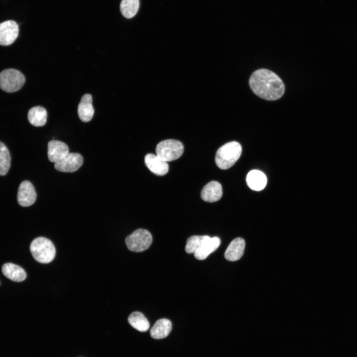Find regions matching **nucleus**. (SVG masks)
I'll return each mask as SVG.
<instances>
[{"instance_id":"1","label":"nucleus","mask_w":357,"mask_h":357,"mask_svg":"<svg viewBox=\"0 0 357 357\" xmlns=\"http://www.w3.org/2000/svg\"><path fill=\"white\" fill-rule=\"evenodd\" d=\"M249 84L255 94L268 101L279 99L285 92V85L282 79L267 69L254 71L249 78Z\"/></svg>"},{"instance_id":"2","label":"nucleus","mask_w":357,"mask_h":357,"mask_svg":"<svg viewBox=\"0 0 357 357\" xmlns=\"http://www.w3.org/2000/svg\"><path fill=\"white\" fill-rule=\"evenodd\" d=\"M241 152V146L237 141L225 144L218 149L216 153L217 166L222 170L231 168L239 158Z\"/></svg>"},{"instance_id":"3","label":"nucleus","mask_w":357,"mask_h":357,"mask_svg":"<svg viewBox=\"0 0 357 357\" xmlns=\"http://www.w3.org/2000/svg\"><path fill=\"white\" fill-rule=\"evenodd\" d=\"M30 250L34 258L44 264L52 261L56 252L53 243L44 237L35 238L30 244Z\"/></svg>"},{"instance_id":"4","label":"nucleus","mask_w":357,"mask_h":357,"mask_svg":"<svg viewBox=\"0 0 357 357\" xmlns=\"http://www.w3.org/2000/svg\"><path fill=\"white\" fill-rule=\"evenodd\" d=\"M25 82L24 75L19 70L8 68L0 73V88L8 92H15L21 88Z\"/></svg>"},{"instance_id":"5","label":"nucleus","mask_w":357,"mask_h":357,"mask_svg":"<svg viewBox=\"0 0 357 357\" xmlns=\"http://www.w3.org/2000/svg\"><path fill=\"white\" fill-rule=\"evenodd\" d=\"M183 150L180 141L171 139L161 141L156 147V155L166 162L177 160L181 156Z\"/></svg>"},{"instance_id":"6","label":"nucleus","mask_w":357,"mask_h":357,"mask_svg":"<svg viewBox=\"0 0 357 357\" xmlns=\"http://www.w3.org/2000/svg\"><path fill=\"white\" fill-rule=\"evenodd\" d=\"M125 241L129 250L139 252L150 247L152 242V236L148 230L139 229L127 236Z\"/></svg>"},{"instance_id":"7","label":"nucleus","mask_w":357,"mask_h":357,"mask_svg":"<svg viewBox=\"0 0 357 357\" xmlns=\"http://www.w3.org/2000/svg\"><path fill=\"white\" fill-rule=\"evenodd\" d=\"M83 158L77 153H68L60 160L55 163V168L60 172L72 173L82 165Z\"/></svg>"},{"instance_id":"8","label":"nucleus","mask_w":357,"mask_h":357,"mask_svg":"<svg viewBox=\"0 0 357 357\" xmlns=\"http://www.w3.org/2000/svg\"><path fill=\"white\" fill-rule=\"evenodd\" d=\"M19 33L18 24L13 20H7L0 23V45L8 46L12 44Z\"/></svg>"},{"instance_id":"9","label":"nucleus","mask_w":357,"mask_h":357,"mask_svg":"<svg viewBox=\"0 0 357 357\" xmlns=\"http://www.w3.org/2000/svg\"><path fill=\"white\" fill-rule=\"evenodd\" d=\"M36 192L33 184L28 180L22 181L17 192V201L23 207L32 205L36 201Z\"/></svg>"},{"instance_id":"10","label":"nucleus","mask_w":357,"mask_h":357,"mask_svg":"<svg viewBox=\"0 0 357 357\" xmlns=\"http://www.w3.org/2000/svg\"><path fill=\"white\" fill-rule=\"evenodd\" d=\"M144 162L148 169L157 176H164L169 171L167 162L157 155L147 154L144 157Z\"/></svg>"},{"instance_id":"11","label":"nucleus","mask_w":357,"mask_h":357,"mask_svg":"<svg viewBox=\"0 0 357 357\" xmlns=\"http://www.w3.org/2000/svg\"><path fill=\"white\" fill-rule=\"evenodd\" d=\"M69 153L67 145L59 140H51L48 144V157L49 161L56 163Z\"/></svg>"},{"instance_id":"12","label":"nucleus","mask_w":357,"mask_h":357,"mask_svg":"<svg viewBox=\"0 0 357 357\" xmlns=\"http://www.w3.org/2000/svg\"><path fill=\"white\" fill-rule=\"evenodd\" d=\"M223 189L221 184L216 181H211L207 183L201 192L202 199L208 202H214L220 199Z\"/></svg>"},{"instance_id":"13","label":"nucleus","mask_w":357,"mask_h":357,"mask_svg":"<svg viewBox=\"0 0 357 357\" xmlns=\"http://www.w3.org/2000/svg\"><path fill=\"white\" fill-rule=\"evenodd\" d=\"M94 114L92 95L85 94L82 96L78 106L79 118L83 122H88L92 119Z\"/></svg>"},{"instance_id":"14","label":"nucleus","mask_w":357,"mask_h":357,"mask_svg":"<svg viewBox=\"0 0 357 357\" xmlns=\"http://www.w3.org/2000/svg\"><path fill=\"white\" fill-rule=\"evenodd\" d=\"M244 248V240L241 238H237L233 240L228 246L225 252V257L229 261H237L242 256Z\"/></svg>"},{"instance_id":"15","label":"nucleus","mask_w":357,"mask_h":357,"mask_svg":"<svg viewBox=\"0 0 357 357\" xmlns=\"http://www.w3.org/2000/svg\"><path fill=\"white\" fill-rule=\"evenodd\" d=\"M221 240L217 237L210 238L206 240L194 253L195 257L198 260H204L215 251L219 246Z\"/></svg>"},{"instance_id":"16","label":"nucleus","mask_w":357,"mask_h":357,"mask_svg":"<svg viewBox=\"0 0 357 357\" xmlns=\"http://www.w3.org/2000/svg\"><path fill=\"white\" fill-rule=\"evenodd\" d=\"M1 271L4 276L14 282H22L26 278L25 270L20 266L11 263L3 264Z\"/></svg>"},{"instance_id":"17","label":"nucleus","mask_w":357,"mask_h":357,"mask_svg":"<svg viewBox=\"0 0 357 357\" xmlns=\"http://www.w3.org/2000/svg\"><path fill=\"white\" fill-rule=\"evenodd\" d=\"M246 180L248 186L252 190L260 191L263 189L267 183L265 174L256 170L250 171L247 175Z\"/></svg>"},{"instance_id":"18","label":"nucleus","mask_w":357,"mask_h":357,"mask_svg":"<svg viewBox=\"0 0 357 357\" xmlns=\"http://www.w3.org/2000/svg\"><path fill=\"white\" fill-rule=\"evenodd\" d=\"M172 325L168 319L162 318L157 320L150 329V335L155 339L166 337L171 332Z\"/></svg>"},{"instance_id":"19","label":"nucleus","mask_w":357,"mask_h":357,"mask_svg":"<svg viewBox=\"0 0 357 357\" xmlns=\"http://www.w3.org/2000/svg\"><path fill=\"white\" fill-rule=\"evenodd\" d=\"M28 119L29 122L35 126H44L47 119V111L41 106L34 107L28 112Z\"/></svg>"},{"instance_id":"20","label":"nucleus","mask_w":357,"mask_h":357,"mask_svg":"<svg viewBox=\"0 0 357 357\" xmlns=\"http://www.w3.org/2000/svg\"><path fill=\"white\" fill-rule=\"evenodd\" d=\"M128 321L132 327L140 332H146L150 327L148 320L139 311L131 313L128 316Z\"/></svg>"},{"instance_id":"21","label":"nucleus","mask_w":357,"mask_h":357,"mask_svg":"<svg viewBox=\"0 0 357 357\" xmlns=\"http://www.w3.org/2000/svg\"><path fill=\"white\" fill-rule=\"evenodd\" d=\"M139 7V0H121L120 4L121 13L126 18H131L134 16Z\"/></svg>"},{"instance_id":"22","label":"nucleus","mask_w":357,"mask_h":357,"mask_svg":"<svg viewBox=\"0 0 357 357\" xmlns=\"http://www.w3.org/2000/svg\"><path fill=\"white\" fill-rule=\"evenodd\" d=\"M10 166V156L5 145L0 141V176H4Z\"/></svg>"},{"instance_id":"23","label":"nucleus","mask_w":357,"mask_h":357,"mask_svg":"<svg viewBox=\"0 0 357 357\" xmlns=\"http://www.w3.org/2000/svg\"><path fill=\"white\" fill-rule=\"evenodd\" d=\"M210 238L208 236H192L189 237L185 247L186 252L194 253Z\"/></svg>"},{"instance_id":"24","label":"nucleus","mask_w":357,"mask_h":357,"mask_svg":"<svg viewBox=\"0 0 357 357\" xmlns=\"http://www.w3.org/2000/svg\"></svg>"}]
</instances>
